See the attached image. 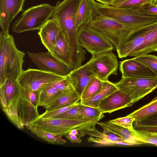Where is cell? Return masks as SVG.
I'll return each mask as SVG.
<instances>
[{
  "label": "cell",
  "instance_id": "cell-20",
  "mask_svg": "<svg viewBox=\"0 0 157 157\" xmlns=\"http://www.w3.org/2000/svg\"><path fill=\"white\" fill-rule=\"evenodd\" d=\"M52 54L66 64L73 70L74 67L71 51L62 32L59 30Z\"/></svg>",
  "mask_w": 157,
  "mask_h": 157
},
{
  "label": "cell",
  "instance_id": "cell-18",
  "mask_svg": "<svg viewBox=\"0 0 157 157\" xmlns=\"http://www.w3.org/2000/svg\"><path fill=\"white\" fill-rule=\"evenodd\" d=\"M95 76L89 61L79 67L71 70L68 75L72 85L80 97L89 81Z\"/></svg>",
  "mask_w": 157,
  "mask_h": 157
},
{
  "label": "cell",
  "instance_id": "cell-38",
  "mask_svg": "<svg viewBox=\"0 0 157 157\" xmlns=\"http://www.w3.org/2000/svg\"><path fill=\"white\" fill-rule=\"evenodd\" d=\"M134 121V118L128 115L125 117L109 121L110 122L126 128L130 131L134 128L133 123Z\"/></svg>",
  "mask_w": 157,
  "mask_h": 157
},
{
  "label": "cell",
  "instance_id": "cell-17",
  "mask_svg": "<svg viewBox=\"0 0 157 157\" xmlns=\"http://www.w3.org/2000/svg\"><path fill=\"white\" fill-rule=\"evenodd\" d=\"M119 70L125 78L157 77V74L134 58L121 61Z\"/></svg>",
  "mask_w": 157,
  "mask_h": 157
},
{
  "label": "cell",
  "instance_id": "cell-13",
  "mask_svg": "<svg viewBox=\"0 0 157 157\" xmlns=\"http://www.w3.org/2000/svg\"><path fill=\"white\" fill-rule=\"evenodd\" d=\"M89 61L95 76L102 81L108 80L109 77L111 75L117 74V59L112 52L92 56Z\"/></svg>",
  "mask_w": 157,
  "mask_h": 157
},
{
  "label": "cell",
  "instance_id": "cell-3",
  "mask_svg": "<svg viewBox=\"0 0 157 157\" xmlns=\"http://www.w3.org/2000/svg\"><path fill=\"white\" fill-rule=\"evenodd\" d=\"M87 25L105 37L116 51L125 43L132 33L145 27L128 25L96 13Z\"/></svg>",
  "mask_w": 157,
  "mask_h": 157
},
{
  "label": "cell",
  "instance_id": "cell-5",
  "mask_svg": "<svg viewBox=\"0 0 157 157\" xmlns=\"http://www.w3.org/2000/svg\"><path fill=\"white\" fill-rule=\"evenodd\" d=\"M95 13L129 25L145 26L157 22V17L146 14L141 10L117 8L92 0Z\"/></svg>",
  "mask_w": 157,
  "mask_h": 157
},
{
  "label": "cell",
  "instance_id": "cell-8",
  "mask_svg": "<svg viewBox=\"0 0 157 157\" xmlns=\"http://www.w3.org/2000/svg\"><path fill=\"white\" fill-rule=\"evenodd\" d=\"M118 89L127 94L133 104L157 88V77L125 78L115 83Z\"/></svg>",
  "mask_w": 157,
  "mask_h": 157
},
{
  "label": "cell",
  "instance_id": "cell-19",
  "mask_svg": "<svg viewBox=\"0 0 157 157\" xmlns=\"http://www.w3.org/2000/svg\"><path fill=\"white\" fill-rule=\"evenodd\" d=\"M59 30L57 21L50 19L39 30L38 34L42 43L48 51L53 53Z\"/></svg>",
  "mask_w": 157,
  "mask_h": 157
},
{
  "label": "cell",
  "instance_id": "cell-25",
  "mask_svg": "<svg viewBox=\"0 0 157 157\" xmlns=\"http://www.w3.org/2000/svg\"><path fill=\"white\" fill-rule=\"evenodd\" d=\"M117 90L115 83L109 80L103 81V86L101 91L88 100L80 102L84 105L98 108L101 101Z\"/></svg>",
  "mask_w": 157,
  "mask_h": 157
},
{
  "label": "cell",
  "instance_id": "cell-28",
  "mask_svg": "<svg viewBox=\"0 0 157 157\" xmlns=\"http://www.w3.org/2000/svg\"><path fill=\"white\" fill-rule=\"evenodd\" d=\"M52 84L40 92L39 106L46 109L64 93L56 88Z\"/></svg>",
  "mask_w": 157,
  "mask_h": 157
},
{
  "label": "cell",
  "instance_id": "cell-6",
  "mask_svg": "<svg viewBox=\"0 0 157 157\" xmlns=\"http://www.w3.org/2000/svg\"><path fill=\"white\" fill-rule=\"evenodd\" d=\"M54 6L43 3L32 6L25 10L15 21L12 30L16 33L40 30L52 17Z\"/></svg>",
  "mask_w": 157,
  "mask_h": 157
},
{
  "label": "cell",
  "instance_id": "cell-35",
  "mask_svg": "<svg viewBox=\"0 0 157 157\" xmlns=\"http://www.w3.org/2000/svg\"><path fill=\"white\" fill-rule=\"evenodd\" d=\"M134 58L157 74V56L146 54L135 57Z\"/></svg>",
  "mask_w": 157,
  "mask_h": 157
},
{
  "label": "cell",
  "instance_id": "cell-41",
  "mask_svg": "<svg viewBox=\"0 0 157 157\" xmlns=\"http://www.w3.org/2000/svg\"><path fill=\"white\" fill-rule=\"evenodd\" d=\"M101 4L108 5L112 3L115 0H94Z\"/></svg>",
  "mask_w": 157,
  "mask_h": 157
},
{
  "label": "cell",
  "instance_id": "cell-30",
  "mask_svg": "<svg viewBox=\"0 0 157 157\" xmlns=\"http://www.w3.org/2000/svg\"><path fill=\"white\" fill-rule=\"evenodd\" d=\"M32 133L48 143L54 144H63L66 141L62 136L41 130L33 126L30 129Z\"/></svg>",
  "mask_w": 157,
  "mask_h": 157
},
{
  "label": "cell",
  "instance_id": "cell-10",
  "mask_svg": "<svg viewBox=\"0 0 157 157\" xmlns=\"http://www.w3.org/2000/svg\"><path fill=\"white\" fill-rule=\"evenodd\" d=\"M65 77L39 69L29 68L23 71L18 81L22 89L28 87L33 90L40 92Z\"/></svg>",
  "mask_w": 157,
  "mask_h": 157
},
{
  "label": "cell",
  "instance_id": "cell-36",
  "mask_svg": "<svg viewBox=\"0 0 157 157\" xmlns=\"http://www.w3.org/2000/svg\"><path fill=\"white\" fill-rule=\"evenodd\" d=\"M84 106L80 101L77 102L67 111L53 118L78 120L77 117L80 114L81 111Z\"/></svg>",
  "mask_w": 157,
  "mask_h": 157
},
{
  "label": "cell",
  "instance_id": "cell-39",
  "mask_svg": "<svg viewBox=\"0 0 157 157\" xmlns=\"http://www.w3.org/2000/svg\"><path fill=\"white\" fill-rule=\"evenodd\" d=\"M142 10L146 14L157 17V5L153 3L144 7Z\"/></svg>",
  "mask_w": 157,
  "mask_h": 157
},
{
  "label": "cell",
  "instance_id": "cell-26",
  "mask_svg": "<svg viewBox=\"0 0 157 157\" xmlns=\"http://www.w3.org/2000/svg\"><path fill=\"white\" fill-rule=\"evenodd\" d=\"M157 51V25L146 35L139 49L132 55L136 57Z\"/></svg>",
  "mask_w": 157,
  "mask_h": 157
},
{
  "label": "cell",
  "instance_id": "cell-12",
  "mask_svg": "<svg viewBox=\"0 0 157 157\" xmlns=\"http://www.w3.org/2000/svg\"><path fill=\"white\" fill-rule=\"evenodd\" d=\"M40 92L33 91L28 87L23 88L21 104V117L23 124L30 130L34 121L39 116V106Z\"/></svg>",
  "mask_w": 157,
  "mask_h": 157
},
{
  "label": "cell",
  "instance_id": "cell-32",
  "mask_svg": "<svg viewBox=\"0 0 157 157\" xmlns=\"http://www.w3.org/2000/svg\"><path fill=\"white\" fill-rule=\"evenodd\" d=\"M153 1L154 0H128L119 3H113L108 6L117 8L142 10L144 7L152 3Z\"/></svg>",
  "mask_w": 157,
  "mask_h": 157
},
{
  "label": "cell",
  "instance_id": "cell-43",
  "mask_svg": "<svg viewBox=\"0 0 157 157\" xmlns=\"http://www.w3.org/2000/svg\"><path fill=\"white\" fill-rule=\"evenodd\" d=\"M153 3L154 4L157 5V0H154Z\"/></svg>",
  "mask_w": 157,
  "mask_h": 157
},
{
  "label": "cell",
  "instance_id": "cell-31",
  "mask_svg": "<svg viewBox=\"0 0 157 157\" xmlns=\"http://www.w3.org/2000/svg\"><path fill=\"white\" fill-rule=\"evenodd\" d=\"M134 128L137 130L153 133H157V115H156L144 120L134 121Z\"/></svg>",
  "mask_w": 157,
  "mask_h": 157
},
{
  "label": "cell",
  "instance_id": "cell-14",
  "mask_svg": "<svg viewBox=\"0 0 157 157\" xmlns=\"http://www.w3.org/2000/svg\"><path fill=\"white\" fill-rule=\"evenodd\" d=\"M157 25V22L146 26L132 33L126 41L116 50L118 57L122 58L132 56L143 44L146 36Z\"/></svg>",
  "mask_w": 157,
  "mask_h": 157
},
{
  "label": "cell",
  "instance_id": "cell-33",
  "mask_svg": "<svg viewBox=\"0 0 157 157\" xmlns=\"http://www.w3.org/2000/svg\"><path fill=\"white\" fill-rule=\"evenodd\" d=\"M131 131L137 140L144 144H149L157 146V133L142 132L134 128Z\"/></svg>",
  "mask_w": 157,
  "mask_h": 157
},
{
  "label": "cell",
  "instance_id": "cell-23",
  "mask_svg": "<svg viewBox=\"0 0 157 157\" xmlns=\"http://www.w3.org/2000/svg\"><path fill=\"white\" fill-rule=\"evenodd\" d=\"M103 133L101 138L90 136L87 138L89 142H95L101 146H131L124 140L113 133L103 128Z\"/></svg>",
  "mask_w": 157,
  "mask_h": 157
},
{
  "label": "cell",
  "instance_id": "cell-27",
  "mask_svg": "<svg viewBox=\"0 0 157 157\" xmlns=\"http://www.w3.org/2000/svg\"><path fill=\"white\" fill-rule=\"evenodd\" d=\"M80 97L75 90L63 93L54 102L48 106L46 111H49L78 102Z\"/></svg>",
  "mask_w": 157,
  "mask_h": 157
},
{
  "label": "cell",
  "instance_id": "cell-7",
  "mask_svg": "<svg viewBox=\"0 0 157 157\" xmlns=\"http://www.w3.org/2000/svg\"><path fill=\"white\" fill-rule=\"evenodd\" d=\"M104 117L103 115L96 119L89 121L57 118H38L33 126L44 131L63 136L73 129L86 130L95 126L100 120Z\"/></svg>",
  "mask_w": 157,
  "mask_h": 157
},
{
  "label": "cell",
  "instance_id": "cell-40",
  "mask_svg": "<svg viewBox=\"0 0 157 157\" xmlns=\"http://www.w3.org/2000/svg\"><path fill=\"white\" fill-rule=\"evenodd\" d=\"M65 136L72 143L79 144L81 142V140L75 135L68 133Z\"/></svg>",
  "mask_w": 157,
  "mask_h": 157
},
{
  "label": "cell",
  "instance_id": "cell-22",
  "mask_svg": "<svg viewBox=\"0 0 157 157\" xmlns=\"http://www.w3.org/2000/svg\"><path fill=\"white\" fill-rule=\"evenodd\" d=\"M98 124L102 128H105L124 140L131 145L143 144L137 140L128 129L110 122L109 121L103 122H98Z\"/></svg>",
  "mask_w": 157,
  "mask_h": 157
},
{
  "label": "cell",
  "instance_id": "cell-1",
  "mask_svg": "<svg viewBox=\"0 0 157 157\" xmlns=\"http://www.w3.org/2000/svg\"><path fill=\"white\" fill-rule=\"evenodd\" d=\"M80 0H63L54 6L51 18L57 22L69 46L74 68L82 65L86 52L79 44L76 17Z\"/></svg>",
  "mask_w": 157,
  "mask_h": 157
},
{
  "label": "cell",
  "instance_id": "cell-21",
  "mask_svg": "<svg viewBox=\"0 0 157 157\" xmlns=\"http://www.w3.org/2000/svg\"><path fill=\"white\" fill-rule=\"evenodd\" d=\"M96 14L92 0H80L77 14V26L87 25L93 19Z\"/></svg>",
  "mask_w": 157,
  "mask_h": 157
},
{
  "label": "cell",
  "instance_id": "cell-24",
  "mask_svg": "<svg viewBox=\"0 0 157 157\" xmlns=\"http://www.w3.org/2000/svg\"><path fill=\"white\" fill-rule=\"evenodd\" d=\"M156 115H157V96L149 103L128 115L134 118L135 121H139Z\"/></svg>",
  "mask_w": 157,
  "mask_h": 157
},
{
  "label": "cell",
  "instance_id": "cell-37",
  "mask_svg": "<svg viewBox=\"0 0 157 157\" xmlns=\"http://www.w3.org/2000/svg\"><path fill=\"white\" fill-rule=\"evenodd\" d=\"M52 85L63 93L75 90L70 82L68 75L63 79L54 83Z\"/></svg>",
  "mask_w": 157,
  "mask_h": 157
},
{
  "label": "cell",
  "instance_id": "cell-16",
  "mask_svg": "<svg viewBox=\"0 0 157 157\" xmlns=\"http://www.w3.org/2000/svg\"><path fill=\"white\" fill-rule=\"evenodd\" d=\"M133 105L129 96L118 89L101 101L98 108L103 113H110Z\"/></svg>",
  "mask_w": 157,
  "mask_h": 157
},
{
  "label": "cell",
  "instance_id": "cell-2",
  "mask_svg": "<svg viewBox=\"0 0 157 157\" xmlns=\"http://www.w3.org/2000/svg\"><path fill=\"white\" fill-rule=\"evenodd\" d=\"M25 55L17 48L9 32L2 31L0 34V86L7 78L18 80L24 71Z\"/></svg>",
  "mask_w": 157,
  "mask_h": 157
},
{
  "label": "cell",
  "instance_id": "cell-42",
  "mask_svg": "<svg viewBox=\"0 0 157 157\" xmlns=\"http://www.w3.org/2000/svg\"><path fill=\"white\" fill-rule=\"evenodd\" d=\"M127 0H115L113 3H119V2H124V1H127Z\"/></svg>",
  "mask_w": 157,
  "mask_h": 157
},
{
  "label": "cell",
  "instance_id": "cell-34",
  "mask_svg": "<svg viewBox=\"0 0 157 157\" xmlns=\"http://www.w3.org/2000/svg\"><path fill=\"white\" fill-rule=\"evenodd\" d=\"M103 113L98 108L85 105L82 108L79 117L81 120H92L101 117Z\"/></svg>",
  "mask_w": 157,
  "mask_h": 157
},
{
  "label": "cell",
  "instance_id": "cell-11",
  "mask_svg": "<svg viewBox=\"0 0 157 157\" xmlns=\"http://www.w3.org/2000/svg\"><path fill=\"white\" fill-rule=\"evenodd\" d=\"M27 53L32 62L41 71L64 77L67 76L71 71L66 64L48 51Z\"/></svg>",
  "mask_w": 157,
  "mask_h": 157
},
{
  "label": "cell",
  "instance_id": "cell-15",
  "mask_svg": "<svg viewBox=\"0 0 157 157\" xmlns=\"http://www.w3.org/2000/svg\"><path fill=\"white\" fill-rule=\"evenodd\" d=\"M25 0H0V25L2 31L8 32L10 25L23 10Z\"/></svg>",
  "mask_w": 157,
  "mask_h": 157
},
{
  "label": "cell",
  "instance_id": "cell-29",
  "mask_svg": "<svg viewBox=\"0 0 157 157\" xmlns=\"http://www.w3.org/2000/svg\"><path fill=\"white\" fill-rule=\"evenodd\" d=\"M103 81L96 76L89 81L80 97V101L83 102L93 97L102 90Z\"/></svg>",
  "mask_w": 157,
  "mask_h": 157
},
{
  "label": "cell",
  "instance_id": "cell-4",
  "mask_svg": "<svg viewBox=\"0 0 157 157\" xmlns=\"http://www.w3.org/2000/svg\"><path fill=\"white\" fill-rule=\"evenodd\" d=\"M23 89L18 80L7 78L0 86V106L2 110L18 128L24 126L21 117Z\"/></svg>",
  "mask_w": 157,
  "mask_h": 157
},
{
  "label": "cell",
  "instance_id": "cell-9",
  "mask_svg": "<svg viewBox=\"0 0 157 157\" xmlns=\"http://www.w3.org/2000/svg\"><path fill=\"white\" fill-rule=\"evenodd\" d=\"M77 34L79 44L92 56L112 52L113 49V46L105 37L87 25L79 28Z\"/></svg>",
  "mask_w": 157,
  "mask_h": 157
}]
</instances>
